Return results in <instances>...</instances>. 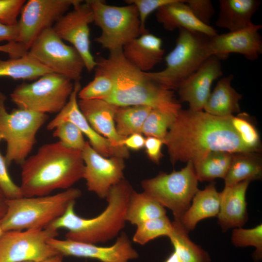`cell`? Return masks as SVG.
<instances>
[{
	"label": "cell",
	"instance_id": "obj_18",
	"mask_svg": "<svg viewBox=\"0 0 262 262\" xmlns=\"http://www.w3.org/2000/svg\"><path fill=\"white\" fill-rule=\"evenodd\" d=\"M261 24L251 26L237 31L211 36L209 49L211 55H215L221 60L230 53H238L247 60L255 61L262 53V39L259 31Z\"/></svg>",
	"mask_w": 262,
	"mask_h": 262
},
{
	"label": "cell",
	"instance_id": "obj_9",
	"mask_svg": "<svg viewBox=\"0 0 262 262\" xmlns=\"http://www.w3.org/2000/svg\"><path fill=\"white\" fill-rule=\"evenodd\" d=\"M91 7L95 24L101 31L95 41L109 51L121 49L141 34L140 21L135 6L107 4L101 0L85 1Z\"/></svg>",
	"mask_w": 262,
	"mask_h": 262
},
{
	"label": "cell",
	"instance_id": "obj_38",
	"mask_svg": "<svg viewBox=\"0 0 262 262\" xmlns=\"http://www.w3.org/2000/svg\"><path fill=\"white\" fill-rule=\"evenodd\" d=\"M53 136L66 147L82 151L86 141L81 130L72 122L65 121L54 129Z\"/></svg>",
	"mask_w": 262,
	"mask_h": 262
},
{
	"label": "cell",
	"instance_id": "obj_26",
	"mask_svg": "<svg viewBox=\"0 0 262 262\" xmlns=\"http://www.w3.org/2000/svg\"><path fill=\"white\" fill-rule=\"evenodd\" d=\"M233 79V75L229 74L218 81L204 106L205 112L222 117L240 113L239 101L242 95L231 86Z\"/></svg>",
	"mask_w": 262,
	"mask_h": 262
},
{
	"label": "cell",
	"instance_id": "obj_44",
	"mask_svg": "<svg viewBox=\"0 0 262 262\" xmlns=\"http://www.w3.org/2000/svg\"><path fill=\"white\" fill-rule=\"evenodd\" d=\"M0 51L7 53L11 59L23 57L28 52L23 46L16 42H8L0 45Z\"/></svg>",
	"mask_w": 262,
	"mask_h": 262
},
{
	"label": "cell",
	"instance_id": "obj_20",
	"mask_svg": "<svg viewBox=\"0 0 262 262\" xmlns=\"http://www.w3.org/2000/svg\"><path fill=\"white\" fill-rule=\"evenodd\" d=\"M78 104L82 113L98 133L116 147H126L122 145L125 138L120 136L115 129L114 119L119 106L99 99H80Z\"/></svg>",
	"mask_w": 262,
	"mask_h": 262
},
{
	"label": "cell",
	"instance_id": "obj_48",
	"mask_svg": "<svg viewBox=\"0 0 262 262\" xmlns=\"http://www.w3.org/2000/svg\"><path fill=\"white\" fill-rule=\"evenodd\" d=\"M63 256L60 254H58L54 256H53L43 262H63Z\"/></svg>",
	"mask_w": 262,
	"mask_h": 262
},
{
	"label": "cell",
	"instance_id": "obj_16",
	"mask_svg": "<svg viewBox=\"0 0 262 262\" xmlns=\"http://www.w3.org/2000/svg\"><path fill=\"white\" fill-rule=\"evenodd\" d=\"M48 243L63 256L91 258L101 262H129L139 257L124 232L120 234L113 245L107 247L56 238L50 239Z\"/></svg>",
	"mask_w": 262,
	"mask_h": 262
},
{
	"label": "cell",
	"instance_id": "obj_4",
	"mask_svg": "<svg viewBox=\"0 0 262 262\" xmlns=\"http://www.w3.org/2000/svg\"><path fill=\"white\" fill-rule=\"evenodd\" d=\"M133 190L129 182L124 179L111 188L106 198V207L98 216L91 218L79 216L74 211L73 202L60 217L48 227L67 229L66 238L72 241L93 244L109 241L125 227L126 211Z\"/></svg>",
	"mask_w": 262,
	"mask_h": 262
},
{
	"label": "cell",
	"instance_id": "obj_21",
	"mask_svg": "<svg viewBox=\"0 0 262 262\" xmlns=\"http://www.w3.org/2000/svg\"><path fill=\"white\" fill-rule=\"evenodd\" d=\"M250 182L245 180L225 187L221 192L220 209L216 216L223 232L231 228H241L247 221L246 195Z\"/></svg>",
	"mask_w": 262,
	"mask_h": 262
},
{
	"label": "cell",
	"instance_id": "obj_7",
	"mask_svg": "<svg viewBox=\"0 0 262 262\" xmlns=\"http://www.w3.org/2000/svg\"><path fill=\"white\" fill-rule=\"evenodd\" d=\"M6 97L0 92V131L7 143L4 158L7 166L20 165L28 158L36 143V135L47 121V114L18 108L8 113Z\"/></svg>",
	"mask_w": 262,
	"mask_h": 262
},
{
	"label": "cell",
	"instance_id": "obj_43",
	"mask_svg": "<svg viewBox=\"0 0 262 262\" xmlns=\"http://www.w3.org/2000/svg\"><path fill=\"white\" fill-rule=\"evenodd\" d=\"M164 140L151 136L145 138L144 147L146 153L150 161L158 164L163 157L162 147Z\"/></svg>",
	"mask_w": 262,
	"mask_h": 262
},
{
	"label": "cell",
	"instance_id": "obj_10",
	"mask_svg": "<svg viewBox=\"0 0 262 262\" xmlns=\"http://www.w3.org/2000/svg\"><path fill=\"white\" fill-rule=\"evenodd\" d=\"M73 87L71 80L50 72L32 83L17 85L10 97L18 108L43 114L58 113L67 103Z\"/></svg>",
	"mask_w": 262,
	"mask_h": 262
},
{
	"label": "cell",
	"instance_id": "obj_29",
	"mask_svg": "<svg viewBox=\"0 0 262 262\" xmlns=\"http://www.w3.org/2000/svg\"><path fill=\"white\" fill-rule=\"evenodd\" d=\"M172 230L168 236L181 262H210L209 254L189 238L188 232L180 221L172 222Z\"/></svg>",
	"mask_w": 262,
	"mask_h": 262
},
{
	"label": "cell",
	"instance_id": "obj_15",
	"mask_svg": "<svg viewBox=\"0 0 262 262\" xmlns=\"http://www.w3.org/2000/svg\"><path fill=\"white\" fill-rule=\"evenodd\" d=\"M82 152L84 164L83 179L88 191L106 198L111 188L124 179V159L99 154L86 141Z\"/></svg>",
	"mask_w": 262,
	"mask_h": 262
},
{
	"label": "cell",
	"instance_id": "obj_19",
	"mask_svg": "<svg viewBox=\"0 0 262 262\" xmlns=\"http://www.w3.org/2000/svg\"><path fill=\"white\" fill-rule=\"evenodd\" d=\"M221 61L217 56H211L184 80L177 90L180 101L187 102L192 110H203L213 82L223 74Z\"/></svg>",
	"mask_w": 262,
	"mask_h": 262
},
{
	"label": "cell",
	"instance_id": "obj_11",
	"mask_svg": "<svg viewBox=\"0 0 262 262\" xmlns=\"http://www.w3.org/2000/svg\"><path fill=\"white\" fill-rule=\"evenodd\" d=\"M27 54L51 72L74 82L80 81L85 68L78 51L65 43L52 27L45 30L40 34Z\"/></svg>",
	"mask_w": 262,
	"mask_h": 262
},
{
	"label": "cell",
	"instance_id": "obj_8",
	"mask_svg": "<svg viewBox=\"0 0 262 262\" xmlns=\"http://www.w3.org/2000/svg\"><path fill=\"white\" fill-rule=\"evenodd\" d=\"M198 180L192 162L179 171L161 172L155 177L141 182L143 192L172 212L180 221L198 191Z\"/></svg>",
	"mask_w": 262,
	"mask_h": 262
},
{
	"label": "cell",
	"instance_id": "obj_41",
	"mask_svg": "<svg viewBox=\"0 0 262 262\" xmlns=\"http://www.w3.org/2000/svg\"><path fill=\"white\" fill-rule=\"evenodd\" d=\"M25 3V0H0V22L8 25L16 24Z\"/></svg>",
	"mask_w": 262,
	"mask_h": 262
},
{
	"label": "cell",
	"instance_id": "obj_50",
	"mask_svg": "<svg viewBox=\"0 0 262 262\" xmlns=\"http://www.w3.org/2000/svg\"><path fill=\"white\" fill-rule=\"evenodd\" d=\"M3 231H2V230L1 228L0 225V235L2 234V233H3Z\"/></svg>",
	"mask_w": 262,
	"mask_h": 262
},
{
	"label": "cell",
	"instance_id": "obj_37",
	"mask_svg": "<svg viewBox=\"0 0 262 262\" xmlns=\"http://www.w3.org/2000/svg\"><path fill=\"white\" fill-rule=\"evenodd\" d=\"M231 242L237 247L252 246L256 250L253 253V258L256 261H260L262 258V225L248 229L242 228L233 229L231 235Z\"/></svg>",
	"mask_w": 262,
	"mask_h": 262
},
{
	"label": "cell",
	"instance_id": "obj_14",
	"mask_svg": "<svg viewBox=\"0 0 262 262\" xmlns=\"http://www.w3.org/2000/svg\"><path fill=\"white\" fill-rule=\"evenodd\" d=\"M82 1L75 4L71 11L61 17L52 28L62 40L69 42L78 51L85 68L90 72L97 66L90 50L89 24L94 21L93 14L88 4Z\"/></svg>",
	"mask_w": 262,
	"mask_h": 262
},
{
	"label": "cell",
	"instance_id": "obj_24",
	"mask_svg": "<svg viewBox=\"0 0 262 262\" xmlns=\"http://www.w3.org/2000/svg\"><path fill=\"white\" fill-rule=\"evenodd\" d=\"M221 196V192L217 191L214 182L203 190L198 189L192 204L180 219L184 229L189 232L200 220L216 216L219 212Z\"/></svg>",
	"mask_w": 262,
	"mask_h": 262
},
{
	"label": "cell",
	"instance_id": "obj_35",
	"mask_svg": "<svg viewBox=\"0 0 262 262\" xmlns=\"http://www.w3.org/2000/svg\"><path fill=\"white\" fill-rule=\"evenodd\" d=\"M176 115L171 113L152 109L144 123L142 134L146 137H154L164 141Z\"/></svg>",
	"mask_w": 262,
	"mask_h": 262
},
{
	"label": "cell",
	"instance_id": "obj_2",
	"mask_svg": "<svg viewBox=\"0 0 262 262\" xmlns=\"http://www.w3.org/2000/svg\"><path fill=\"white\" fill-rule=\"evenodd\" d=\"M94 70L109 76L114 89L104 99L119 107L146 106L177 115L181 109L174 91L148 77L124 57L122 48L109 51L108 57L96 60Z\"/></svg>",
	"mask_w": 262,
	"mask_h": 262
},
{
	"label": "cell",
	"instance_id": "obj_3",
	"mask_svg": "<svg viewBox=\"0 0 262 262\" xmlns=\"http://www.w3.org/2000/svg\"><path fill=\"white\" fill-rule=\"evenodd\" d=\"M21 167L22 195L33 197L71 188L83 178L84 164L82 151L66 147L58 141L41 146Z\"/></svg>",
	"mask_w": 262,
	"mask_h": 262
},
{
	"label": "cell",
	"instance_id": "obj_33",
	"mask_svg": "<svg viewBox=\"0 0 262 262\" xmlns=\"http://www.w3.org/2000/svg\"><path fill=\"white\" fill-rule=\"evenodd\" d=\"M231 124L243 145L251 152L260 153L261 140L259 132L249 115L239 113L230 117Z\"/></svg>",
	"mask_w": 262,
	"mask_h": 262
},
{
	"label": "cell",
	"instance_id": "obj_22",
	"mask_svg": "<svg viewBox=\"0 0 262 262\" xmlns=\"http://www.w3.org/2000/svg\"><path fill=\"white\" fill-rule=\"evenodd\" d=\"M155 16L157 21L166 31L184 29L209 36L218 34L213 28L197 19L183 0H173L160 7Z\"/></svg>",
	"mask_w": 262,
	"mask_h": 262
},
{
	"label": "cell",
	"instance_id": "obj_31",
	"mask_svg": "<svg viewBox=\"0 0 262 262\" xmlns=\"http://www.w3.org/2000/svg\"><path fill=\"white\" fill-rule=\"evenodd\" d=\"M152 109L146 106L119 107L114 119L117 133L124 138L142 134L144 123Z\"/></svg>",
	"mask_w": 262,
	"mask_h": 262
},
{
	"label": "cell",
	"instance_id": "obj_34",
	"mask_svg": "<svg viewBox=\"0 0 262 262\" xmlns=\"http://www.w3.org/2000/svg\"><path fill=\"white\" fill-rule=\"evenodd\" d=\"M133 241L144 245L158 237H168L172 230V223L166 215L149 220L136 226Z\"/></svg>",
	"mask_w": 262,
	"mask_h": 262
},
{
	"label": "cell",
	"instance_id": "obj_47",
	"mask_svg": "<svg viewBox=\"0 0 262 262\" xmlns=\"http://www.w3.org/2000/svg\"><path fill=\"white\" fill-rule=\"evenodd\" d=\"M7 198L0 188V220L5 215L7 210Z\"/></svg>",
	"mask_w": 262,
	"mask_h": 262
},
{
	"label": "cell",
	"instance_id": "obj_6",
	"mask_svg": "<svg viewBox=\"0 0 262 262\" xmlns=\"http://www.w3.org/2000/svg\"><path fill=\"white\" fill-rule=\"evenodd\" d=\"M204 34L179 29L174 49L165 56V68L157 72H145L150 79L164 88L177 90L211 56L210 37Z\"/></svg>",
	"mask_w": 262,
	"mask_h": 262
},
{
	"label": "cell",
	"instance_id": "obj_1",
	"mask_svg": "<svg viewBox=\"0 0 262 262\" xmlns=\"http://www.w3.org/2000/svg\"><path fill=\"white\" fill-rule=\"evenodd\" d=\"M231 116H218L203 110L181 109L164 140L171 164L189 161L194 164L214 151L251 152L233 128Z\"/></svg>",
	"mask_w": 262,
	"mask_h": 262
},
{
	"label": "cell",
	"instance_id": "obj_46",
	"mask_svg": "<svg viewBox=\"0 0 262 262\" xmlns=\"http://www.w3.org/2000/svg\"><path fill=\"white\" fill-rule=\"evenodd\" d=\"M145 138L141 133H134L125 138L122 145L128 149L139 150L144 147Z\"/></svg>",
	"mask_w": 262,
	"mask_h": 262
},
{
	"label": "cell",
	"instance_id": "obj_51",
	"mask_svg": "<svg viewBox=\"0 0 262 262\" xmlns=\"http://www.w3.org/2000/svg\"><path fill=\"white\" fill-rule=\"evenodd\" d=\"M2 139H3V138H2V136L1 133V132H0V141Z\"/></svg>",
	"mask_w": 262,
	"mask_h": 262
},
{
	"label": "cell",
	"instance_id": "obj_25",
	"mask_svg": "<svg viewBox=\"0 0 262 262\" xmlns=\"http://www.w3.org/2000/svg\"><path fill=\"white\" fill-rule=\"evenodd\" d=\"M216 26L230 32L245 29L253 23L252 18L258 10V0H220Z\"/></svg>",
	"mask_w": 262,
	"mask_h": 262
},
{
	"label": "cell",
	"instance_id": "obj_42",
	"mask_svg": "<svg viewBox=\"0 0 262 262\" xmlns=\"http://www.w3.org/2000/svg\"><path fill=\"white\" fill-rule=\"evenodd\" d=\"M196 17L203 23L209 25L215 13L210 0H185Z\"/></svg>",
	"mask_w": 262,
	"mask_h": 262
},
{
	"label": "cell",
	"instance_id": "obj_27",
	"mask_svg": "<svg viewBox=\"0 0 262 262\" xmlns=\"http://www.w3.org/2000/svg\"><path fill=\"white\" fill-rule=\"evenodd\" d=\"M262 176V158L259 152L232 154L230 165L224 178L225 187L232 186L245 180H260Z\"/></svg>",
	"mask_w": 262,
	"mask_h": 262
},
{
	"label": "cell",
	"instance_id": "obj_49",
	"mask_svg": "<svg viewBox=\"0 0 262 262\" xmlns=\"http://www.w3.org/2000/svg\"><path fill=\"white\" fill-rule=\"evenodd\" d=\"M164 262H181L176 253L173 251Z\"/></svg>",
	"mask_w": 262,
	"mask_h": 262
},
{
	"label": "cell",
	"instance_id": "obj_32",
	"mask_svg": "<svg viewBox=\"0 0 262 262\" xmlns=\"http://www.w3.org/2000/svg\"><path fill=\"white\" fill-rule=\"evenodd\" d=\"M232 154L224 151H214L194 163L198 180L209 181L216 178L224 179L230 165Z\"/></svg>",
	"mask_w": 262,
	"mask_h": 262
},
{
	"label": "cell",
	"instance_id": "obj_12",
	"mask_svg": "<svg viewBox=\"0 0 262 262\" xmlns=\"http://www.w3.org/2000/svg\"><path fill=\"white\" fill-rule=\"evenodd\" d=\"M58 231L44 229L3 232L0 236V262H42L59 254L48 241Z\"/></svg>",
	"mask_w": 262,
	"mask_h": 262
},
{
	"label": "cell",
	"instance_id": "obj_17",
	"mask_svg": "<svg viewBox=\"0 0 262 262\" xmlns=\"http://www.w3.org/2000/svg\"><path fill=\"white\" fill-rule=\"evenodd\" d=\"M81 89L80 81L74 82L73 90L69 99L62 110L47 125L48 130H54L57 125L65 121L74 123L88 139L92 147L105 157L118 156L124 159L129 157V149L115 147L107 138L98 133L91 126L82 113L77 97Z\"/></svg>",
	"mask_w": 262,
	"mask_h": 262
},
{
	"label": "cell",
	"instance_id": "obj_28",
	"mask_svg": "<svg viewBox=\"0 0 262 262\" xmlns=\"http://www.w3.org/2000/svg\"><path fill=\"white\" fill-rule=\"evenodd\" d=\"M166 211L159 203L145 193L131 192L125 213L126 222L137 226L146 221L166 215Z\"/></svg>",
	"mask_w": 262,
	"mask_h": 262
},
{
	"label": "cell",
	"instance_id": "obj_36",
	"mask_svg": "<svg viewBox=\"0 0 262 262\" xmlns=\"http://www.w3.org/2000/svg\"><path fill=\"white\" fill-rule=\"evenodd\" d=\"M94 79L81 88L78 97L80 99H105L112 92L114 83L108 75L95 70Z\"/></svg>",
	"mask_w": 262,
	"mask_h": 262
},
{
	"label": "cell",
	"instance_id": "obj_30",
	"mask_svg": "<svg viewBox=\"0 0 262 262\" xmlns=\"http://www.w3.org/2000/svg\"><path fill=\"white\" fill-rule=\"evenodd\" d=\"M50 72L28 54L18 58H10L7 60L0 59V77L32 81Z\"/></svg>",
	"mask_w": 262,
	"mask_h": 262
},
{
	"label": "cell",
	"instance_id": "obj_13",
	"mask_svg": "<svg viewBox=\"0 0 262 262\" xmlns=\"http://www.w3.org/2000/svg\"><path fill=\"white\" fill-rule=\"evenodd\" d=\"M80 0H29L23 6L18 21L16 42L28 51L35 39L45 30L64 15Z\"/></svg>",
	"mask_w": 262,
	"mask_h": 262
},
{
	"label": "cell",
	"instance_id": "obj_23",
	"mask_svg": "<svg viewBox=\"0 0 262 262\" xmlns=\"http://www.w3.org/2000/svg\"><path fill=\"white\" fill-rule=\"evenodd\" d=\"M162 40L147 32L132 39L122 48L124 57L142 72H147L163 59Z\"/></svg>",
	"mask_w": 262,
	"mask_h": 262
},
{
	"label": "cell",
	"instance_id": "obj_52",
	"mask_svg": "<svg viewBox=\"0 0 262 262\" xmlns=\"http://www.w3.org/2000/svg\"><path fill=\"white\" fill-rule=\"evenodd\" d=\"M33 262V261H28V262Z\"/></svg>",
	"mask_w": 262,
	"mask_h": 262
},
{
	"label": "cell",
	"instance_id": "obj_5",
	"mask_svg": "<svg viewBox=\"0 0 262 262\" xmlns=\"http://www.w3.org/2000/svg\"><path fill=\"white\" fill-rule=\"evenodd\" d=\"M82 195L70 188L54 194L7 199V210L0 220L3 232L44 229L60 217Z\"/></svg>",
	"mask_w": 262,
	"mask_h": 262
},
{
	"label": "cell",
	"instance_id": "obj_39",
	"mask_svg": "<svg viewBox=\"0 0 262 262\" xmlns=\"http://www.w3.org/2000/svg\"><path fill=\"white\" fill-rule=\"evenodd\" d=\"M173 0H126L127 4H132L137 8L140 21L141 34L148 31L146 28V22L148 16L160 7L173 1Z\"/></svg>",
	"mask_w": 262,
	"mask_h": 262
},
{
	"label": "cell",
	"instance_id": "obj_45",
	"mask_svg": "<svg viewBox=\"0 0 262 262\" xmlns=\"http://www.w3.org/2000/svg\"><path fill=\"white\" fill-rule=\"evenodd\" d=\"M19 34L18 24L8 25L0 22V42H16Z\"/></svg>",
	"mask_w": 262,
	"mask_h": 262
},
{
	"label": "cell",
	"instance_id": "obj_40",
	"mask_svg": "<svg viewBox=\"0 0 262 262\" xmlns=\"http://www.w3.org/2000/svg\"><path fill=\"white\" fill-rule=\"evenodd\" d=\"M4 157L0 152V188L7 199H13L23 197L19 186H17L11 179L7 169Z\"/></svg>",
	"mask_w": 262,
	"mask_h": 262
}]
</instances>
